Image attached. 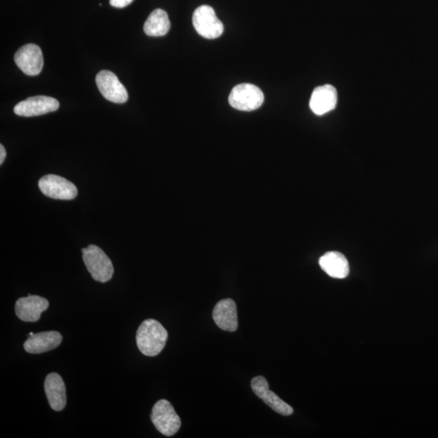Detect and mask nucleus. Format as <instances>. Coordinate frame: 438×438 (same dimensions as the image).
Wrapping results in <instances>:
<instances>
[{"mask_svg": "<svg viewBox=\"0 0 438 438\" xmlns=\"http://www.w3.org/2000/svg\"><path fill=\"white\" fill-rule=\"evenodd\" d=\"M6 148L3 147V144H0V164H3L4 160H6Z\"/></svg>", "mask_w": 438, "mask_h": 438, "instance_id": "obj_19", "label": "nucleus"}, {"mask_svg": "<svg viewBox=\"0 0 438 438\" xmlns=\"http://www.w3.org/2000/svg\"><path fill=\"white\" fill-rule=\"evenodd\" d=\"M169 333L156 320L147 319L140 325L137 332V347L144 356H156L165 347Z\"/></svg>", "mask_w": 438, "mask_h": 438, "instance_id": "obj_1", "label": "nucleus"}, {"mask_svg": "<svg viewBox=\"0 0 438 438\" xmlns=\"http://www.w3.org/2000/svg\"><path fill=\"white\" fill-rule=\"evenodd\" d=\"M196 31L207 39H216L222 35L225 26L211 6H202L196 9L193 16Z\"/></svg>", "mask_w": 438, "mask_h": 438, "instance_id": "obj_5", "label": "nucleus"}, {"mask_svg": "<svg viewBox=\"0 0 438 438\" xmlns=\"http://www.w3.org/2000/svg\"><path fill=\"white\" fill-rule=\"evenodd\" d=\"M83 260L95 281L106 283L114 274V267L104 250L94 245L82 249Z\"/></svg>", "mask_w": 438, "mask_h": 438, "instance_id": "obj_2", "label": "nucleus"}, {"mask_svg": "<svg viewBox=\"0 0 438 438\" xmlns=\"http://www.w3.org/2000/svg\"><path fill=\"white\" fill-rule=\"evenodd\" d=\"M44 389L50 406L55 412L64 410L67 403L66 388L61 377L51 372L46 377Z\"/></svg>", "mask_w": 438, "mask_h": 438, "instance_id": "obj_13", "label": "nucleus"}, {"mask_svg": "<svg viewBox=\"0 0 438 438\" xmlns=\"http://www.w3.org/2000/svg\"><path fill=\"white\" fill-rule=\"evenodd\" d=\"M321 269L334 278H344L349 274V264L346 257L339 251H328L319 260Z\"/></svg>", "mask_w": 438, "mask_h": 438, "instance_id": "obj_16", "label": "nucleus"}, {"mask_svg": "<svg viewBox=\"0 0 438 438\" xmlns=\"http://www.w3.org/2000/svg\"><path fill=\"white\" fill-rule=\"evenodd\" d=\"M264 99V94L258 86L244 83L233 88L228 101L233 108L253 111L263 104Z\"/></svg>", "mask_w": 438, "mask_h": 438, "instance_id": "obj_4", "label": "nucleus"}, {"mask_svg": "<svg viewBox=\"0 0 438 438\" xmlns=\"http://www.w3.org/2000/svg\"><path fill=\"white\" fill-rule=\"evenodd\" d=\"M96 84L106 99L115 104H124L128 101L127 90L113 72L102 70L96 76Z\"/></svg>", "mask_w": 438, "mask_h": 438, "instance_id": "obj_7", "label": "nucleus"}, {"mask_svg": "<svg viewBox=\"0 0 438 438\" xmlns=\"http://www.w3.org/2000/svg\"><path fill=\"white\" fill-rule=\"evenodd\" d=\"M62 341V334L58 332H40L28 338L24 343V348L28 353H44L54 350Z\"/></svg>", "mask_w": 438, "mask_h": 438, "instance_id": "obj_15", "label": "nucleus"}, {"mask_svg": "<svg viewBox=\"0 0 438 438\" xmlns=\"http://www.w3.org/2000/svg\"><path fill=\"white\" fill-rule=\"evenodd\" d=\"M134 0H110L111 6L117 8H124L131 4Z\"/></svg>", "mask_w": 438, "mask_h": 438, "instance_id": "obj_18", "label": "nucleus"}, {"mask_svg": "<svg viewBox=\"0 0 438 438\" xmlns=\"http://www.w3.org/2000/svg\"><path fill=\"white\" fill-rule=\"evenodd\" d=\"M171 22L167 13L162 9H155L149 16L144 25V32L151 37L164 36L169 32Z\"/></svg>", "mask_w": 438, "mask_h": 438, "instance_id": "obj_17", "label": "nucleus"}, {"mask_svg": "<svg viewBox=\"0 0 438 438\" xmlns=\"http://www.w3.org/2000/svg\"><path fill=\"white\" fill-rule=\"evenodd\" d=\"M337 102L336 88L333 86L325 85L315 88L311 96L310 106L314 114L323 115L334 110Z\"/></svg>", "mask_w": 438, "mask_h": 438, "instance_id": "obj_12", "label": "nucleus"}, {"mask_svg": "<svg viewBox=\"0 0 438 438\" xmlns=\"http://www.w3.org/2000/svg\"><path fill=\"white\" fill-rule=\"evenodd\" d=\"M14 59L18 68L28 76L39 75L44 68V55L38 45L23 46L17 51Z\"/></svg>", "mask_w": 438, "mask_h": 438, "instance_id": "obj_8", "label": "nucleus"}, {"mask_svg": "<svg viewBox=\"0 0 438 438\" xmlns=\"http://www.w3.org/2000/svg\"><path fill=\"white\" fill-rule=\"evenodd\" d=\"M41 192L46 197L58 200H73L77 198L78 191L72 182L64 177L48 175L39 181Z\"/></svg>", "mask_w": 438, "mask_h": 438, "instance_id": "obj_6", "label": "nucleus"}, {"mask_svg": "<svg viewBox=\"0 0 438 438\" xmlns=\"http://www.w3.org/2000/svg\"><path fill=\"white\" fill-rule=\"evenodd\" d=\"M59 102L54 97L35 96L19 102L14 107V113L24 117H32L57 111Z\"/></svg>", "mask_w": 438, "mask_h": 438, "instance_id": "obj_9", "label": "nucleus"}, {"mask_svg": "<svg viewBox=\"0 0 438 438\" xmlns=\"http://www.w3.org/2000/svg\"><path fill=\"white\" fill-rule=\"evenodd\" d=\"M49 301L39 296L30 295L16 302L15 311L18 318L26 323H36L43 312L48 310Z\"/></svg>", "mask_w": 438, "mask_h": 438, "instance_id": "obj_11", "label": "nucleus"}, {"mask_svg": "<svg viewBox=\"0 0 438 438\" xmlns=\"http://www.w3.org/2000/svg\"><path fill=\"white\" fill-rule=\"evenodd\" d=\"M213 318L219 328L226 332H236L238 328V316L235 301L231 299L219 301L214 307Z\"/></svg>", "mask_w": 438, "mask_h": 438, "instance_id": "obj_14", "label": "nucleus"}, {"mask_svg": "<svg viewBox=\"0 0 438 438\" xmlns=\"http://www.w3.org/2000/svg\"><path fill=\"white\" fill-rule=\"evenodd\" d=\"M251 389L258 398L263 400L274 412L282 415V416H291L293 413V408L284 402L278 396L269 390L268 381L264 377L258 376L254 377L251 381Z\"/></svg>", "mask_w": 438, "mask_h": 438, "instance_id": "obj_10", "label": "nucleus"}, {"mask_svg": "<svg viewBox=\"0 0 438 438\" xmlns=\"http://www.w3.org/2000/svg\"><path fill=\"white\" fill-rule=\"evenodd\" d=\"M151 421L162 435L171 437L179 431L181 419L169 401H158L152 408Z\"/></svg>", "mask_w": 438, "mask_h": 438, "instance_id": "obj_3", "label": "nucleus"}]
</instances>
